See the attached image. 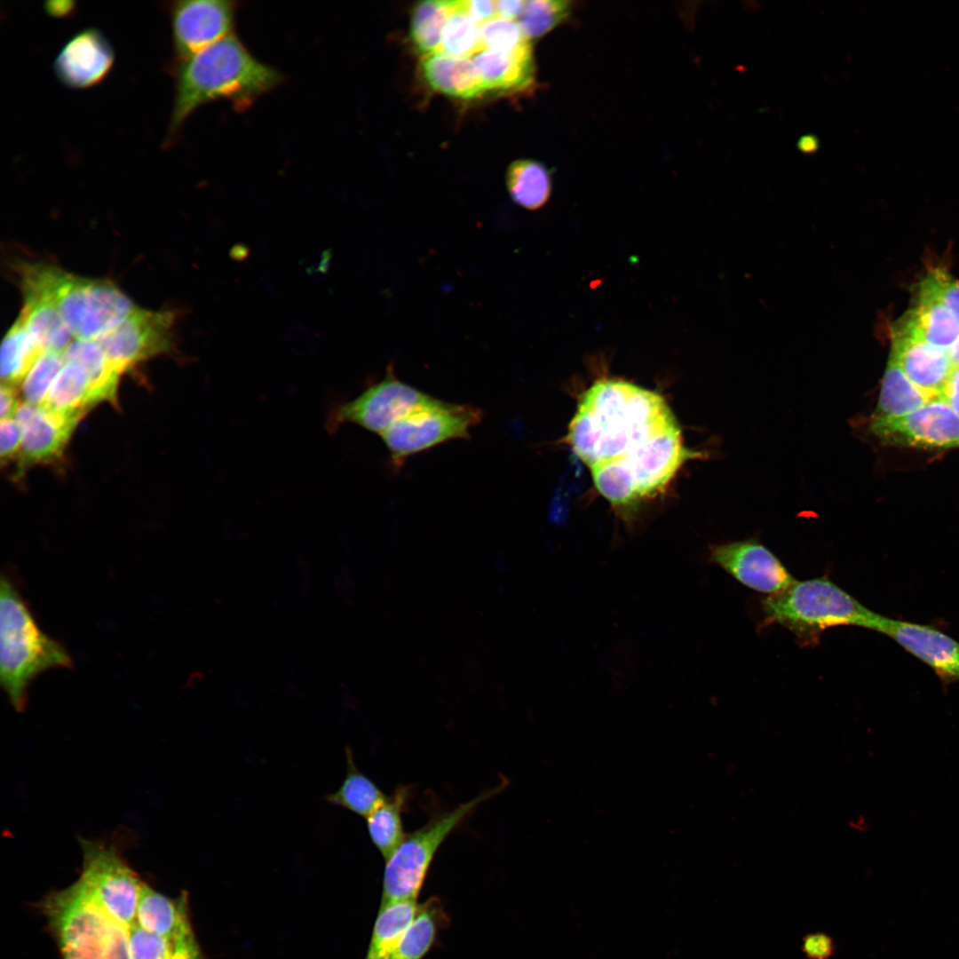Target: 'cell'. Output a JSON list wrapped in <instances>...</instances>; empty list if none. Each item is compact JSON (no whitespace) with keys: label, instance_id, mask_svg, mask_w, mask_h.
<instances>
[{"label":"cell","instance_id":"cell-1","mask_svg":"<svg viewBox=\"0 0 959 959\" xmlns=\"http://www.w3.org/2000/svg\"><path fill=\"white\" fill-rule=\"evenodd\" d=\"M567 440L614 505L659 494L686 461L701 456L685 446L661 394L620 379L598 380L583 394Z\"/></svg>","mask_w":959,"mask_h":959},{"label":"cell","instance_id":"cell-2","mask_svg":"<svg viewBox=\"0 0 959 959\" xmlns=\"http://www.w3.org/2000/svg\"><path fill=\"white\" fill-rule=\"evenodd\" d=\"M172 67L175 96L166 143L203 105L225 100L235 111L243 112L284 80L277 68L258 59L235 34Z\"/></svg>","mask_w":959,"mask_h":959},{"label":"cell","instance_id":"cell-3","mask_svg":"<svg viewBox=\"0 0 959 959\" xmlns=\"http://www.w3.org/2000/svg\"><path fill=\"white\" fill-rule=\"evenodd\" d=\"M61 959H131V938L139 922L108 910L79 877L41 902Z\"/></svg>","mask_w":959,"mask_h":959},{"label":"cell","instance_id":"cell-4","mask_svg":"<svg viewBox=\"0 0 959 959\" xmlns=\"http://www.w3.org/2000/svg\"><path fill=\"white\" fill-rule=\"evenodd\" d=\"M18 270L20 284L36 289L52 303L75 339H99L135 307L106 279L75 275L44 263H22Z\"/></svg>","mask_w":959,"mask_h":959},{"label":"cell","instance_id":"cell-5","mask_svg":"<svg viewBox=\"0 0 959 959\" xmlns=\"http://www.w3.org/2000/svg\"><path fill=\"white\" fill-rule=\"evenodd\" d=\"M66 648L44 633L5 575L0 582V682L17 710L27 703L28 688L42 672L70 668Z\"/></svg>","mask_w":959,"mask_h":959},{"label":"cell","instance_id":"cell-6","mask_svg":"<svg viewBox=\"0 0 959 959\" xmlns=\"http://www.w3.org/2000/svg\"><path fill=\"white\" fill-rule=\"evenodd\" d=\"M765 620L793 632L804 644L816 643L827 629L858 626L874 630L880 614L825 577L796 581L763 603Z\"/></svg>","mask_w":959,"mask_h":959},{"label":"cell","instance_id":"cell-7","mask_svg":"<svg viewBox=\"0 0 959 959\" xmlns=\"http://www.w3.org/2000/svg\"><path fill=\"white\" fill-rule=\"evenodd\" d=\"M500 784L482 791L471 800L431 817L419 828L406 835L394 852L385 860L381 903L417 900L430 867L445 840L483 802L498 795L507 786Z\"/></svg>","mask_w":959,"mask_h":959},{"label":"cell","instance_id":"cell-8","mask_svg":"<svg viewBox=\"0 0 959 959\" xmlns=\"http://www.w3.org/2000/svg\"><path fill=\"white\" fill-rule=\"evenodd\" d=\"M482 418L483 412L477 407L428 396L381 437L392 464L399 468L413 455L448 440L468 439Z\"/></svg>","mask_w":959,"mask_h":959},{"label":"cell","instance_id":"cell-9","mask_svg":"<svg viewBox=\"0 0 959 959\" xmlns=\"http://www.w3.org/2000/svg\"><path fill=\"white\" fill-rule=\"evenodd\" d=\"M427 397L397 378L390 364L382 380L330 410L327 429L334 432L345 424H353L381 435Z\"/></svg>","mask_w":959,"mask_h":959},{"label":"cell","instance_id":"cell-10","mask_svg":"<svg viewBox=\"0 0 959 959\" xmlns=\"http://www.w3.org/2000/svg\"><path fill=\"white\" fill-rule=\"evenodd\" d=\"M174 321L171 312L135 306L122 321L95 342L122 374L141 361L172 349Z\"/></svg>","mask_w":959,"mask_h":959},{"label":"cell","instance_id":"cell-11","mask_svg":"<svg viewBox=\"0 0 959 959\" xmlns=\"http://www.w3.org/2000/svg\"><path fill=\"white\" fill-rule=\"evenodd\" d=\"M872 433L883 443L912 448L959 447V415L942 399H935L900 416L870 421Z\"/></svg>","mask_w":959,"mask_h":959},{"label":"cell","instance_id":"cell-12","mask_svg":"<svg viewBox=\"0 0 959 959\" xmlns=\"http://www.w3.org/2000/svg\"><path fill=\"white\" fill-rule=\"evenodd\" d=\"M239 3L181 0L170 7L174 62L183 60L234 34ZM173 62V63H174Z\"/></svg>","mask_w":959,"mask_h":959},{"label":"cell","instance_id":"cell-13","mask_svg":"<svg viewBox=\"0 0 959 959\" xmlns=\"http://www.w3.org/2000/svg\"><path fill=\"white\" fill-rule=\"evenodd\" d=\"M709 560L745 586L770 596L797 581L769 549L754 539L712 545Z\"/></svg>","mask_w":959,"mask_h":959},{"label":"cell","instance_id":"cell-14","mask_svg":"<svg viewBox=\"0 0 959 959\" xmlns=\"http://www.w3.org/2000/svg\"><path fill=\"white\" fill-rule=\"evenodd\" d=\"M875 630L927 664L944 684L959 682V642L933 626L881 615Z\"/></svg>","mask_w":959,"mask_h":959},{"label":"cell","instance_id":"cell-15","mask_svg":"<svg viewBox=\"0 0 959 959\" xmlns=\"http://www.w3.org/2000/svg\"><path fill=\"white\" fill-rule=\"evenodd\" d=\"M115 52L107 38L94 28L81 29L62 46L53 61L58 80L83 90L101 83L112 69Z\"/></svg>","mask_w":959,"mask_h":959},{"label":"cell","instance_id":"cell-16","mask_svg":"<svg viewBox=\"0 0 959 959\" xmlns=\"http://www.w3.org/2000/svg\"><path fill=\"white\" fill-rule=\"evenodd\" d=\"M81 418L28 402L20 404L14 419L22 432L19 454L22 464H46L57 460Z\"/></svg>","mask_w":959,"mask_h":959},{"label":"cell","instance_id":"cell-17","mask_svg":"<svg viewBox=\"0 0 959 959\" xmlns=\"http://www.w3.org/2000/svg\"><path fill=\"white\" fill-rule=\"evenodd\" d=\"M890 355L915 385L941 397L954 367L947 351L892 330Z\"/></svg>","mask_w":959,"mask_h":959},{"label":"cell","instance_id":"cell-18","mask_svg":"<svg viewBox=\"0 0 959 959\" xmlns=\"http://www.w3.org/2000/svg\"><path fill=\"white\" fill-rule=\"evenodd\" d=\"M422 75L435 91L470 99L487 91L472 58L435 52L423 57Z\"/></svg>","mask_w":959,"mask_h":959},{"label":"cell","instance_id":"cell-19","mask_svg":"<svg viewBox=\"0 0 959 959\" xmlns=\"http://www.w3.org/2000/svg\"><path fill=\"white\" fill-rule=\"evenodd\" d=\"M892 331L948 352L959 337V321L939 302L918 296L915 306L894 323Z\"/></svg>","mask_w":959,"mask_h":959},{"label":"cell","instance_id":"cell-20","mask_svg":"<svg viewBox=\"0 0 959 959\" xmlns=\"http://www.w3.org/2000/svg\"><path fill=\"white\" fill-rule=\"evenodd\" d=\"M21 285L23 307L20 318L28 332L42 348L64 353L74 337L52 303L36 289Z\"/></svg>","mask_w":959,"mask_h":959},{"label":"cell","instance_id":"cell-21","mask_svg":"<svg viewBox=\"0 0 959 959\" xmlns=\"http://www.w3.org/2000/svg\"><path fill=\"white\" fill-rule=\"evenodd\" d=\"M472 60L487 91H520L535 80L532 47L515 53L484 49Z\"/></svg>","mask_w":959,"mask_h":959},{"label":"cell","instance_id":"cell-22","mask_svg":"<svg viewBox=\"0 0 959 959\" xmlns=\"http://www.w3.org/2000/svg\"><path fill=\"white\" fill-rule=\"evenodd\" d=\"M941 397L915 385L889 355L882 380L878 401L870 421L884 420L908 414Z\"/></svg>","mask_w":959,"mask_h":959},{"label":"cell","instance_id":"cell-23","mask_svg":"<svg viewBox=\"0 0 959 959\" xmlns=\"http://www.w3.org/2000/svg\"><path fill=\"white\" fill-rule=\"evenodd\" d=\"M94 405L91 381L87 371L77 361L65 358L64 365L41 406L55 412L82 417Z\"/></svg>","mask_w":959,"mask_h":959},{"label":"cell","instance_id":"cell-24","mask_svg":"<svg viewBox=\"0 0 959 959\" xmlns=\"http://www.w3.org/2000/svg\"><path fill=\"white\" fill-rule=\"evenodd\" d=\"M411 786L399 785L392 795L366 818L369 838L386 860L406 836L402 816L407 809Z\"/></svg>","mask_w":959,"mask_h":959},{"label":"cell","instance_id":"cell-25","mask_svg":"<svg viewBox=\"0 0 959 959\" xmlns=\"http://www.w3.org/2000/svg\"><path fill=\"white\" fill-rule=\"evenodd\" d=\"M417 908L413 900L381 903L364 959H390Z\"/></svg>","mask_w":959,"mask_h":959},{"label":"cell","instance_id":"cell-26","mask_svg":"<svg viewBox=\"0 0 959 959\" xmlns=\"http://www.w3.org/2000/svg\"><path fill=\"white\" fill-rule=\"evenodd\" d=\"M505 183L511 200L519 206L536 210L549 201L551 177L544 164L531 159L511 162L505 174Z\"/></svg>","mask_w":959,"mask_h":959},{"label":"cell","instance_id":"cell-27","mask_svg":"<svg viewBox=\"0 0 959 959\" xmlns=\"http://www.w3.org/2000/svg\"><path fill=\"white\" fill-rule=\"evenodd\" d=\"M346 772L337 789L325 797L328 803L343 807L365 819L387 797L380 788L361 773L352 749H345Z\"/></svg>","mask_w":959,"mask_h":959},{"label":"cell","instance_id":"cell-28","mask_svg":"<svg viewBox=\"0 0 959 959\" xmlns=\"http://www.w3.org/2000/svg\"><path fill=\"white\" fill-rule=\"evenodd\" d=\"M447 923L448 916L438 899L431 898L419 904L413 921L390 959H423Z\"/></svg>","mask_w":959,"mask_h":959},{"label":"cell","instance_id":"cell-29","mask_svg":"<svg viewBox=\"0 0 959 959\" xmlns=\"http://www.w3.org/2000/svg\"><path fill=\"white\" fill-rule=\"evenodd\" d=\"M66 359L80 363L92 385L95 404L114 402L121 373L108 361L95 341L75 339L64 352Z\"/></svg>","mask_w":959,"mask_h":959},{"label":"cell","instance_id":"cell-30","mask_svg":"<svg viewBox=\"0 0 959 959\" xmlns=\"http://www.w3.org/2000/svg\"><path fill=\"white\" fill-rule=\"evenodd\" d=\"M44 352L18 317L1 346L2 384L14 386L23 382Z\"/></svg>","mask_w":959,"mask_h":959},{"label":"cell","instance_id":"cell-31","mask_svg":"<svg viewBox=\"0 0 959 959\" xmlns=\"http://www.w3.org/2000/svg\"><path fill=\"white\" fill-rule=\"evenodd\" d=\"M456 4L454 0H428L413 7L409 36L424 56L440 52L443 29Z\"/></svg>","mask_w":959,"mask_h":959},{"label":"cell","instance_id":"cell-32","mask_svg":"<svg viewBox=\"0 0 959 959\" xmlns=\"http://www.w3.org/2000/svg\"><path fill=\"white\" fill-rule=\"evenodd\" d=\"M481 50L480 24L463 9L458 0L443 29L439 52L472 58Z\"/></svg>","mask_w":959,"mask_h":959},{"label":"cell","instance_id":"cell-33","mask_svg":"<svg viewBox=\"0 0 959 959\" xmlns=\"http://www.w3.org/2000/svg\"><path fill=\"white\" fill-rule=\"evenodd\" d=\"M571 4L563 0L525 1L518 23L530 41L539 38L568 18Z\"/></svg>","mask_w":959,"mask_h":959},{"label":"cell","instance_id":"cell-34","mask_svg":"<svg viewBox=\"0 0 959 959\" xmlns=\"http://www.w3.org/2000/svg\"><path fill=\"white\" fill-rule=\"evenodd\" d=\"M482 50L515 53L532 47L518 21L496 16L480 25Z\"/></svg>","mask_w":959,"mask_h":959},{"label":"cell","instance_id":"cell-35","mask_svg":"<svg viewBox=\"0 0 959 959\" xmlns=\"http://www.w3.org/2000/svg\"><path fill=\"white\" fill-rule=\"evenodd\" d=\"M64 362L63 353L45 351L41 354L22 382L25 402L37 406L43 404Z\"/></svg>","mask_w":959,"mask_h":959},{"label":"cell","instance_id":"cell-36","mask_svg":"<svg viewBox=\"0 0 959 959\" xmlns=\"http://www.w3.org/2000/svg\"><path fill=\"white\" fill-rule=\"evenodd\" d=\"M920 297L942 304L959 321V281L947 271L936 268L928 272L919 285Z\"/></svg>","mask_w":959,"mask_h":959},{"label":"cell","instance_id":"cell-37","mask_svg":"<svg viewBox=\"0 0 959 959\" xmlns=\"http://www.w3.org/2000/svg\"><path fill=\"white\" fill-rule=\"evenodd\" d=\"M21 441L22 432L14 417L1 420L0 455L3 463L20 454Z\"/></svg>","mask_w":959,"mask_h":959},{"label":"cell","instance_id":"cell-38","mask_svg":"<svg viewBox=\"0 0 959 959\" xmlns=\"http://www.w3.org/2000/svg\"><path fill=\"white\" fill-rule=\"evenodd\" d=\"M803 952L809 959H828L834 952V943L824 933H812L803 939Z\"/></svg>","mask_w":959,"mask_h":959},{"label":"cell","instance_id":"cell-39","mask_svg":"<svg viewBox=\"0 0 959 959\" xmlns=\"http://www.w3.org/2000/svg\"><path fill=\"white\" fill-rule=\"evenodd\" d=\"M460 3L463 9L480 25L497 16L495 1L460 0Z\"/></svg>","mask_w":959,"mask_h":959},{"label":"cell","instance_id":"cell-40","mask_svg":"<svg viewBox=\"0 0 959 959\" xmlns=\"http://www.w3.org/2000/svg\"><path fill=\"white\" fill-rule=\"evenodd\" d=\"M20 406L14 386L2 384L0 389L1 420L13 418Z\"/></svg>","mask_w":959,"mask_h":959},{"label":"cell","instance_id":"cell-41","mask_svg":"<svg viewBox=\"0 0 959 959\" xmlns=\"http://www.w3.org/2000/svg\"><path fill=\"white\" fill-rule=\"evenodd\" d=\"M941 398L959 415V366H954L945 386Z\"/></svg>","mask_w":959,"mask_h":959},{"label":"cell","instance_id":"cell-42","mask_svg":"<svg viewBox=\"0 0 959 959\" xmlns=\"http://www.w3.org/2000/svg\"><path fill=\"white\" fill-rule=\"evenodd\" d=\"M170 959H204L194 934L185 939Z\"/></svg>","mask_w":959,"mask_h":959},{"label":"cell","instance_id":"cell-43","mask_svg":"<svg viewBox=\"0 0 959 959\" xmlns=\"http://www.w3.org/2000/svg\"><path fill=\"white\" fill-rule=\"evenodd\" d=\"M497 16L504 19L516 20L523 11L525 1L522 0H502L495 1Z\"/></svg>","mask_w":959,"mask_h":959},{"label":"cell","instance_id":"cell-44","mask_svg":"<svg viewBox=\"0 0 959 959\" xmlns=\"http://www.w3.org/2000/svg\"><path fill=\"white\" fill-rule=\"evenodd\" d=\"M59 4L60 2L47 3L48 5L45 8L48 13L57 17L65 16L66 14H68L74 8V6L72 5L73 2L65 1L61 3V5H59Z\"/></svg>","mask_w":959,"mask_h":959},{"label":"cell","instance_id":"cell-45","mask_svg":"<svg viewBox=\"0 0 959 959\" xmlns=\"http://www.w3.org/2000/svg\"><path fill=\"white\" fill-rule=\"evenodd\" d=\"M947 353L953 366H959V337Z\"/></svg>","mask_w":959,"mask_h":959}]
</instances>
